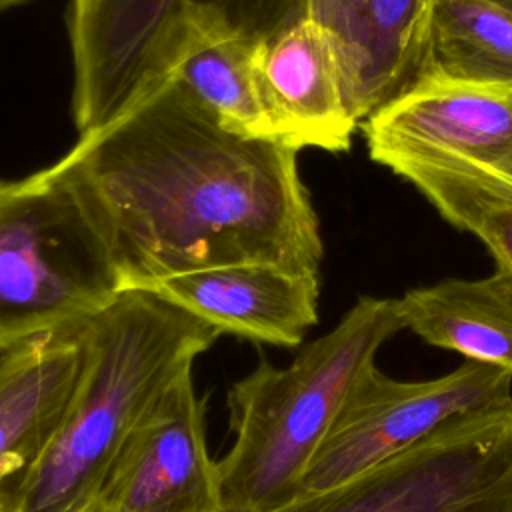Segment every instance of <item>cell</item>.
I'll use <instances>...</instances> for the list:
<instances>
[{"label": "cell", "mask_w": 512, "mask_h": 512, "mask_svg": "<svg viewBox=\"0 0 512 512\" xmlns=\"http://www.w3.org/2000/svg\"><path fill=\"white\" fill-rule=\"evenodd\" d=\"M296 148L224 130L174 80L60 158L108 244L120 290L222 264L320 274L324 242Z\"/></svg>", "instance_id": "1"}, {"label": "cell", "mask_w": 512, "mask_h": 512, "mask_svg": "<svg viewBox=\"0 0 512 512\" xmlns=\"http://www.w3.org/2000/svg\"><path fill=\"white\" fill-rule=\"evenodd\" d=\"M82 364L42 454L8 494L18 512H82L140 420L218 336L152 290H122L80 324Z\"/></svg>", "instance_id": "2"}, {"label": "cell", "mask_w": 512, "mask_h": 512, "mask_svg": "<svg viewBox=\"0 0 512 512\" xmlns=\"http://www.w3.org/2000/svg\"><path fill=\"white\" fill-rule=\"evenodd\" d=\"M404 330L394 298L360 296L296 358L268 360L228 390L234 442L218 460L224 512H266L294 500L358 376Z\"/></svg>", "instance_id": "3"}, {"label": "cell", "mask_w": 512, "mask_h": 512, "mask_svg": "<svg viewBox=\"0 0 512 512\" xmlns=\"http://www.w3.org/2000/svg\"><path fill=\"white\" fill-rule=\"evenodd\" d=\"M306 16V0H70L72 116L78 136L118 118L196 50L262 42Z\"/></svg>", "instance_id": "4"}, {"label": "cell", "mask_w": 512, "mask_h": 512, "mask_svg": "<svg viewBox=\"0 0 512 512\" xmlns=\"http://www.w3.org/2000/svg\"><path fill=\"white\" fill-rule=\"evenodd\" d=\"M120 292L98 220L60 158L0 180V356L80 326Z\"/></svg>", "instance_id": "5"}, {"label": "cell", "mask_w": 512, "mask_h": 512, "mask_svg": "<svg viewBox=\"0 0 512 512\" xmlns=\"http://www.w3.org/2000/svg\"><path fill=\"white\" fill-rule=\"evenodd\" d=\"M266 512H512V404L454 418L362 474Z\"/></svg>", "instance_id": "6"}, {"label": "cell", "mask_w": 512, "mask_h": 512, "mask_svg": "<svg viewBox=\"0 0 512 512\" xmlns=\"http://www.w3.org/2000/svg\"><path fill=\"white\" fill-rule=\"evenodd\" d=\"M510 404L512 376L490 364L464 360L438 378L396 380L374 362L352 386L306 470L300 494L338 486L416 446L454 418Z\"/></svg>", "instance_id": "7"}, {"label": "cell", "mask_w": 512, "mask_h": 512, "mask_svg": "<svg viewBox=\"0 0 512 512\" xmlns=\"http://www.w3.org/2000/svg\"><path fill=\"white\" fill-rule=\"evenodd\" d=\"M96 502L112 512H224L192 372L182 374L126 438Z\"/></svg>", "instance_id": "8"}, {"label": "cell", "mask_w": 512, "mask_h": 512, "mask_svg": "<svg viewBox=\"0 0 512 512\" xmlns=\"http://www.w3.org/2000/svg\"><path fill=\"white\" fill-rule=\"evenodd\" d=\"M362 126L368 150L444 154L512 182V84L456 76L430 62Z\"/></svg>", "instance_id": "9"}, {"label": "cell", "mask_w": 512, "mask_h": 512, "mask_svg": "<svg viewBox=\"0 0 512 512\" xmlns=\"http://www.w3.org/2000/svg\"><path fill=\"white\" fill-rule=\"evenodd\" d=\"M438 0H306L338 58L346 98L364 122L432 62Z\"/></svg>", "instance_id": "10"}, {"label": "cell", "mask_w": 512, "mask_h": 512, "mask_svg": "<svg viewBox=\"0 0 512 512\" xmlns=\"http://www.w3.org/2000/svg\"><path fill=\"white\" fill-rule=\"evenodd\" d=\"M144 290L212 324L220 334L278 348H298L318 324L320 274L266 262L192 270Z\"/></svg>", "instance_id": "11"}, {"label": "cell", "mask_w": 512, "mask_h": 512, "mask_svg": "<svg viewBox=\"0 0 512 512\" xmlns=\"http://www.w3.org/2000/svg\"><path fill=\"white\" fill-rule=\"evenodd\" d=\"M258 68L278 142L296 150H350L360 122L350 110L334 48L310 16L262 40Z\"/></svg>", "instance_id": "12"}, {"label": "cell", "mask_w": 512, "mask_h": 512, "mask_svg": "<svg viewBox=\"0 0 512 512\" xmlns=\"http://www.w3.org/2000/svg\"><path fill=\"white\" fill-rule=\"evenodd\" d=\"M80 326L24 342L0 356V480L24 472L46 448L82 364Z\"/></svg>", "instance_id": "13"}, {"label": "cell", "mask_w": 512, "mask_h": 512, "mask_svg": "<svg viewBox=\"0 0 512 512\" xmlns=\"http://www.w3.org/2000/svg\"><path fill=\"white\" fill-rule=\"evenodd\" d=\"M394 300L404 330L512 376V278L500 270L484 278H444Z\"/></svg>", "instance_id": "14"}, {"label": "cell", "mask_w": 512, "mask_h": 512, "mask_svg": "<svg viewBox=\"0 0 512 512\" xmlns=\"http://www.w3.org/2000/svg\"><path fill=\"white\" fill-rule=\"evenodd\" d=\"M370 158L410 182L436 212L462 232L476 236L512 278V182L464 160L404 150L374 148Z\"/></svg>", "instance_id": "15"}, {"label": "cell", "mask_w": 512, "mask_h": 512, "mask_svg": "<svg viewBox=\"0 0 512 512\" xmlns=\"http://www.w3.org/2000/svg\"><path fill=\"white\" fill-rule=\"evenodd\" d=\"M258 44L254 40L208 44L192 52L172 80L224 130L278 142L260 78Z\"/></svg>", "instance_id": "16"}, {"label": "cell", "mask_w": 512, "mask_h": 512, "mask_svg": "<svg viewBox=\"0 0 512 512\" xmlns=\"http://www.w3.org/2000/svg\"><path fill=\"white\" fill-rule=\"evenodd\" d=\"M432 62L456 76L512 84V14L492 0H438Z\"/></svg>", "instance_id": "17"}, {"label": "cell", "mask_w": 512, "mask_h": 512, "mask_svg": "<svg viewBox=\"0 0 512 512\" xmlns=\"http://www.w3.org/2000/svg\"><path fill=\"white\" fill-rule=\"evenodd\" d=\"M30 0H0V12H6V10H12V8H18V6H24L28 4Z\"/></svg>", "instance_id": "18"}, {"label": "cell", "mask_w": 512, "mask_h": 512, "mask_svg": "<svg viewBox=\"0 0 512 512\" xmlns=\"http://www.w3.org/2000/svg\"><path fill=\"white\" fill-rule=\"evenodd\" d=\"M82 512H112V510H108L104 504H100V502L94 500V502H92L88 508H84Z\"/></svg>", "instance_id": "19"}, {"label": "cell", "mask_w": 512, "mask_h": 512, "mask_svg": "<svg viewBox=\"0 0 512 512\" xmlns=\"http://www.w3.org/2000/svg\"><path fill=\"white\" fill-rule=\"evenodd\" d=\"M494 4H498V6H502L504 10H508L510 14H512V0H492Z\"/></svg>", "instance_id": "20"}]
</instances>
